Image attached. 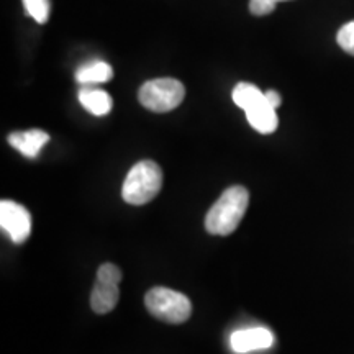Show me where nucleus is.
<instances>
[{
    "instance_id": "f257e3e1",
    "label": "nucleus",
    "mask_w": 354,
    "mask_h": 354,
    "mask_svg": "<svg viewBox=\"0 0 354 354\" xmlns=\"http://www.w3.org/2000/svg\"><path fill=\"white\" fill-rule=\"evenodd\" d=\"M248 202H250V194L243 185L228 187L205 216L207 232L216 236L232 234L246 214Z\"/></svg>"
},
{
    "instance_id": "f03ea898",
    "label": "nucleus",
    "mask_w": 354,
    "mask_h": 354,
    "mask_svg": "<svg viewBox=\"0 0 354 354\" xmlns=\"http://www.w3.org/2000/svg\"><path fill=\"white\" fill-rule=\"evenodd\" d=\"M162 187V171L154 161H140L128 172L122 197L130 205H145L158 196Z\"/></svg>"
},
{
    "instance_id": "7ed1b4c3",
    "label": "nucleus",
    "mask_w": 354,
    "mask_h": 354,
    "mask_svg": "<svg viewBox=\"0 0 354 354\" xmlns=\"http://www.w3.org/2000/svg\"><path fill=\"white\" fill-rule=\"evenodd\" d=\"M145 304L154 318L171 325L187 322L192 315V304L189 297L167 287H153L148 290Z\"/></svg>"
},
{
    "instance_id": "20e7f679",
    "label": "nucleus",
    "mask_w": 354,
    "mask_h": 354,
    "mask_svg": "<svg viewBox=\"0 0 354 354\" xmlns=\"http://www.w3.org/2000/svg\"><path fill=\"white\" fill-rule=\"evenodd\" d=\"M185 97L183 82L177 79L161 77L145 82L138 92V99L145 109L156 113H166L179 107Z\"/></svg>"
},
{
    "instance_id": "39448f33",
    "label": "nucleus",
    "mask_w": 354,
    "mask_h": 354,
    "mask_svg": "<svg viewBox=\"0 0 354 354\" xmlns=\"http://www.w3.org/2000/svg\"><path fill=\"white\" fill-rule=\"evenodd\" d=\"M122 271L112 263L102 264L97 271V281L91 294V307L95 313L104 315V313L112 312L117 307L118 299H120V286Z\"/></svg>"
},
{
    "instance_id": "423d86ee",
    "label": "nucleus",
    "mask_w": 354,
    "mask_h": 354,
    "mask_svg": "<svg viewBox=\"0 0 354 354\" xmlns=\"http://www.w3.org/2000/svg\"><path fill=\"white\" fill-rule=\"evenodd\" d=\"M0 225L8 233L15 245H21L28 240L32 233V216L30 212L20 203L13 201L0 202Z\"/></svg>"
},
{
    "instance_id": "0eeeda50",
    "label": "nucleus",
    "mask_w": 354,
    "mask_h": 354,
    "mask_svg": "<svg viewBox=\"0 0 354 354\" xmlns=\"http://www.w3.org/2000/svg\"><path fill=\"white\" fill-rule=\"evenodd\" d=\"M274 343V336L271 330L264 326H253V328L236 330L230 336V344L236 353H251L259 351V349L271 348Z\"/></svg>"
},
{
    "instance_id": "6e6552de",
    "label": "nucleus",
    "mask_w": 354,
    "mask_h": 354,
    "mask_svg": "<svg viewBox=\"0 0 354 354\" xmlns=\"http://www.w3.org/2000/svg\"><path fill=\"white\" fill-rule=\"evenodd\" d=\"M248 122L254 128L256 131L263 133V135H269V133L276 131L279 125V118L276 113V109L266 100V95L250 109L245 110Z\"/></svg>"
},
{
    "instance_id": "1a4fd4ad",
    "label": "nucleus",
    "mask_w": 354,
    "mask_h": 354,
    "mask_svg": "<svg viewBox=\"0 0 354 354\" xmlns=\"http://www.w3.org/2000/svg\"><path fill=\"white\" fill-rule=\"evenodd\" d=\"M48 141H50V135L43 130L15 131L8 136V143L26 158H37Z\"/></svg>"
},
{
    "instance_id": "9d476101",
    "label": "nucleus",
    "mask_w": 354,
    "mask_h": 354,
    "mask_svg": "<svg viewBox=\"0 0 354 354\" xmlns=\"http://www.w3.org/2000/svg\"><path fill=\"white\" fill-rule=\"evenodd\" d=\"M79 102L82 104V107L91 112L95 117H104V115L110 113L112 110V97H110L107 92L102 91V88L95 87H84L81 92H79Z\"/></svg>"
},
{
    "instance_id": "9b49d317",
    "label": "nucleus",
    "mask_w": 354,
    "mask_h": 354,
    "mask_svg": "<svg viewBox=\"0 0 354 354\" xmlns=\"http://www.w3.org/2000/svg\"><path fill=\"white\" fill-rule=\"evenodd\" d=\"M113 77L112 66L104 61H92L77 69L76 81L82 86H95V84L109 82Z\"/></svg>"
},
{
    "instance_id": "f8f14e48",
    "label": "nucleus",
    "mask_w": 354,
    "mask_h": 354,
    "mask_svg": "<svg viewBox=\"0 0 354 354\" xmlns=\"http://www.w3.org/2000/svg\"><path fill=\"white\" fill-rule=\"evenodd\" d=\"M264 97V92L259 87H256L254 84L240 82L236 87L233 88V102L238 107L246 110L251 105H254L256 102H259Z\"/></svg>"
},
{
    "instance_id": "ddd939ff",
    "label": "nucleus",
    "mask_w": 354,
    "mask_h": 354,
    "mask_svg": "<svg viewBox=\"0 0 354 354\" xmlns=\"http://www.w3.org/2000/svg\"><path fill=\"white\" fill-rule=\"evenodd\" d=\"M25 10L38 24H46L50 19V0H24Z\"/></svg>"
},
{
    "instance_id": "4468645a",
    "label": "nucleus",
    "mask_w": 354,
    "mask_h": 354,
    "mask_svg": "<svg viewBox=\"0 0 354 354\" xmlns=\"http://www.w3.org/2000/svg\"><path fill=\"white\" fill-rule=\"evenodd\" d=\"M336 41H338L343 51L354 56V20L348 21L339 28L338 35H336Z\"/></svg>"
},
{
    "instance_id": "2eb2a0df",
    "label": "nucleus",
    "mask_w": 354,
    "mask_h": 354,
    "mask_svg": "<svg viewBox=\"0 0 354 354\" xmlns=\"http://www.w3.org/2000/svg\"><path fill=\"white\" fill-rule=\"evenodd\" d=\"M279 2H287V0H250V12L256 17L268 15L274 12Z\"/></svg>"
},
{
    "instance_id": "dca6fc26",
    "label": "nucleus",
    "mask_w": 354,
    "mask_h": 354,
    "mask_svg": "<svg viewBox=\"0 0 354 354\" xmlns=\"http://www.w3.org/2000/svg\"><path fill=\"white\" fill-rule=\"evenodd\" d=\"M264 95H266V100H268L269 104H271L274 109H277L279 105H281L282 99H281V95H279L276 91H268V92H264Z\"/></svg>"
}]
</instances>
